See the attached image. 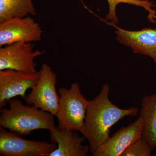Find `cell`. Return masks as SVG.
<instances>
[{
	"label": "cell",
	"mask_w": 156,
	"mask_h": 156,
	"mask_svg": "<svg viewBox=\"0 0 156 156\" xmlns=\"http://www.w3.org/2000/svg\"><path fill=\"white\" fill-rule=\"evenodd\" d=\"M110 87L104 84L100 93L89 101L83 126L80 132L89 143L93 154L110 137L111 128L120 120L127 116H134L137 108L122 109L109 99Z\"/></svg>",
	"instance_id": "cell-1"
},
{
	"label": "cell",
	"mask_w": 156,
	"mask_h": 156,
	"mask_svg": "<svg viewBox=\"0 0 156 156\" xmlns=\"http://www.w3.org/2000/svg\"><path fill=\"white\" fill-rule=\"evenodd\" d=\"M9 104V108L1 109V127L21 135L39 129L50 131L56 128L54 115L50 113L25 105L19 99H11Z\"/></svg>",
	"instance_id": "cell-2"
},
{
	"label": "cell",
	"mask_w": 156,
	"mask_h": 156,
	"mask_svg": "<svg viewBox=\"0 0 156 156\" xmlns=\"http://www.w3.org/2000/svg\"><path fill=\"white\" fill-rule=\"evenodd\" d=\"M59 104L55 116L58 128L72 131H80L83 126L89 101L81 93L79 84L73 83L69 89L59 88Z\"/></svg>",
	"instance_id": "cell-3"
},
{
	"label": "cell",
	"mask_w": 156,
	"mask_h": 156,
	"mask_svg": "<svg viewBox=\"0 0 156 156\" xmlns=\"http://www.w3.org/2000/svg\"><path fill=\"white\" fill-rule=\"evenodd\" d=\"M36 84L24 99L27 104L56 116L58 111L59 97L56 91V74L46 63L39 71Z\"/></svg>",
	"instance_id": "cell-4"
},
{
	"label": "cell",
	"mask_w": 156,
	"mask_h": 156,
	"mask_svg": "<svg viewBox=\"0 0 156 156\" xmlns=\"http://www.w3.org/2000/svg\"><path fill=\"white\" fill-rule=\"evenodd\" d=\"M29 42H20L0 48V70L11 69L27 73L37 72L34 59L44 51L34 50Z\"/></svg>",
	"instance_id": "cell-5"
},
{
	"label": "cell",
	"mask_w": 156,
	"mask_h": 156,
	"mask_svg": "<svg viewBox=\"0 0 156 156\" xmlns=\"http://www.w3.org/2000/svg\"><path fill=\"white\" fill-rule=\"evenodd\" d=\"M54 142L35 141L21 138L0 127V155L50 156L57 148Z\"/></svg>",
	"instance_id": "cell-6"
},
{
	"label": "cell",
	"mask_w": 156,
	"mask_h": 156,
	"mask_svg": "<svg viewBox=\"0 0 156 156\" xmlns=\"http://www.w3.org/2000/svg\"><path fill=\"white\" fill-rule=\"evenodd\" d=\"M42 34L41 26L31 17L11 18L0 23V47L17 42L39 41Z\"/></svg>",
	"instance_id": "cell-7"
},
{
	"label": "cell",
	"mask_w": 156,
	"mask_h": 156,
	"mask_svg": "<svg viewBox=\"0 0 156 156\" xmlns=\"http://www.w3.org/2000/svg\"><path fill=\"white\" fill-rule=\"evenodd\" d=\"M39 72L27 73L7 69L0 70V108L17 96L24 99L27 91L32 89L39 77Z\"/></svg>",
	"instance_id": "cell-8"
},
{
	"label": "cell",
	"mask_w": 156,
	"mask_h": 156,
	"mask_svg": "<svg viewBox=\"0 0 156 156\" xmlns=\"http://www.w3.org/2000/svg\"><path fill=\"white\" fill-rule=\"evenodd\" d=\"M102 21L116 29L117 40L121 44L130 47L134 53H140L152 58L156 64V29L144 28L130 31L120 28L116 23Z\"/></svg>",
	"instance_id": "cell-9"
},
{
	"label": "cell",
	"mask_w": 156,
	"mask_h": 156,
	"mask_svg": "<svg viewBox=\"0 0 156 156\" xmlns=\"http://www.w3.org/2000/svg\"><path fill=\"white\" fill-rule=\"evenodd\" d=\"M142 120L139 117L132 124L121 128L92 154L93 156H121L130 145L142 138Z\"/></svg>",
	"instance_id": "cell-10"
},
{
	"label": "cell",
	"mask_w": 156,
	"mask_h": 156,
	"mask_svg": "<svg viewBox=\"0 0 156 156\" xmlns=\"http://www.w3.org/2000/svg\"><path fill=\"white\" fill-rule=\"evenodd\" d=\"M74 131L56 127L50 131L51 142L56 143L57 147L50 156H87L90 147L83 145L86 138Z\"/></svg>",
	"instance_id": "cell-11"
},
{
	"label": "cell",
	"mask_w": 156,
	"mask_h": 156,
	"mask_svg": "<svg viewBox=\"0 0 156 156\" xmlns=\"http://www.w3.org/2000/svg\"><path fill=\"white\" fill-rule=\"evenodd\" d=\"M139 115L143 122L142 138L152 150H154L156 149V93L144 97Z\"/></svg>",
	"instance_id": "cell-12"
},
{
	"label": "cell",
	"mask_w": 156,
	"mask_h": 156,
	"mask_svg": "<svg viewBox=\"0 0 156 156\" xmlns=\"http://www.w3.org/2000/svg\"><path fill=\"white\" fill-rule=\"evenodd\" d=\"M33 0H0V23L16 17L35 15Z\"/></svg>",
	"instance_id": "cell-13"
},
{
	"label": "cell",
	"mask_w": 156,
	"mask_h": 156,
	"mask_svg": "<svg viewBox=\"0 0 156 156\" xmlns=\"http://www.w3.org/2000/svg\"><path fill=\"white\" fill-rule=\"evenodd\" d=\"M107 1L109 5V11L106 16V19L116 24L119 23L116 8L121 3H126L142 7L148 12L147 18L149 20L153 23H156V11L153 9V7H155V5L149 0H107Z\"/></svg>",
	"instance_id": "cell-14"
},
{
	"label": "cell",
	"mask_w": 156,
	"mask_h": 156,
	"mask_svg": "<svg viewBox=\"0 0 156 156\" xmlns=\"http://www.w3.org/2000/svg\"><path fill=\"white\" fill-rule=\"evenodd\" d=\"M152 151L147 143L141 138L127 148L121 156H150Z\"/></svg>",
	"instance_id": "cell-15"
},
{
	"label": "cell",
	"mask_w": 156,
	"mask_h": 156,
	"mask_svg": "<svg viewBox=\"0 0 156 156\" xmlns=\"http://www.w3.org/2000/svg\"><path fill=\"white\" fill-rule=\"evenodd\" d=\"M154 156H156V153L154 155Z\"/></svg>",
	"instance_id": "cell-16"
}]
</instances>
